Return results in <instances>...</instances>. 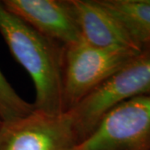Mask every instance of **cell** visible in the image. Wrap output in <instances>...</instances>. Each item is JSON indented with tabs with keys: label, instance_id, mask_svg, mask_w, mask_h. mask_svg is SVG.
<instances>
[{
	"label": "cell",
	"instance_id": "3",
	"mask_svg": "<svg viewBox=\"0 0 150 150\" xmlns=\"http://www.w3.org/2000/svg\"><path fill=\"white\" fill-rule=\"evenodd\" d=\"M150 94V48L118 70L69 112L79 143L112 108L136 97Z\"/></svg>",
	"mask_w": 150,
	"mask_h": 150
},
{
	"label": "cell",
	"instance_id": "10",
	"mask_svg": "<svg viewBox=\"0 0 150 150\" xmlns=\"http://www.w3.org/2000/svg\"><path fill=\"white\" fill-rule=\"evenodd\" d=\"M2 123H3V120L0 118V128H1V125H2Z\"/></svg>",
	"mask_w": 150,
	"mask_h": 150
},
{
	"label": "cell",
	"instance_id": "7",
	"mask_svg": "<svg viewBox=\"0 0 150 150\" xmlns=\"http://www.w3.org/2000/svg\"><path fill=\"white\" fill-rule=\"evenodd\" d=\"M82 39L98 48L141 51L121 23L98 0H70Z\"/></svg>",
	"mask_w": 150,
	"mask_h": 150
},
{
	"label": "cell",
	"instance_id": "4",
	"mask_svg": "<svg viewBox=\"0 0 150 150\" xmlns=\"http://www.w3.org/2000/svg\"><path fill=\"white\" fill-rule=\"evenodd\" d=\"M78 150H150V94L110 109Z\"/></svg>",
	"mask_w": 150,
	"mask_h": 150
},
{
	"label": "cell",
	"instance_id": "1",
	"mask_svg": "<svg viewBox=\"0 0 150 150\" xmlns=\"http://www.w3.org/2000/svg\"><path fill=\"white\" fill-rule=\"evenodd\" d=\"M0 34L9 51L32 79L34 110L63 114L64 46L42 35L13 14L0 1Z\"/></svg>",
	"mask_w": 150,
	"mask_h": 150
},
{
	"label": "cell",
	"instance_id": "5",
	"mask_svg": "<svg viewBox=\"0 0 150 150\" xmlns=\"http://www.w3.org/2000/svg\"><path fill=\"white\" fill-rule=\"evenodd\" d=\"M79 140L68 112L51 115L33 110L28 115L3 121L0 150H78Z\"/></svg>",
	"mask_w": 150,
	"mask_h": 150
},
{
	"label": "cell",
	"instance_id": "2",
	"mask_svg": "<svg viewBox=\"0 0 150 150\" xmlns=\"http://www.w3.org/2000/svg\"><path fill=\"white\" fill-rule=\"evenodd\" d=\"M141 51L117 47L98 48L83 39L64 46V112H69L76 107Z\"/></svg>",
	"mask_w": 150,
	"mask_h": 150
},
{
	"label": "cell",
	"instance_id": "9",
	"mask_svg": "<svg viewBox=\"0 0 150 150\" xmlns=\"http://www.w3.org/2000/svg\"><path fill=\"white\" fill-rule=\"evenodd\" d=\"M33 110V103L15 91L0 69V118L4 122L12 121L25 117Z\"/></svg>",
	"mask_w": 150,
	"mask_h": 150
},
{
	"label": "cell",
	"instance_id": "6",
	"mask_svg": "<svg viewBox=\"0 0 150 150\" xmlns=\"http://www.w3.org/2000/svg\"><path fill=\"white\" fill-rule=\"evenodd\" d=\"M2 4L34 30L63 46L82 40L70 0H3Z\"/></svg>",
	"mask_w": 150,
	"mask_h": 150
},
{
	"label": "cell",
	"instance_id": "8",
	"mask_svg": "<svg viewBox=\"0 0 150 150\" xmlns=\"http://www.w3.org/2000/svg\"><path fill=\"white\" fill-rule=\"evenodd\" d=\"M141 49L150 48V0H98Z\"/></svg>",
	"mask_w": 150,
	"mask_h": 150
}]
</instances>
